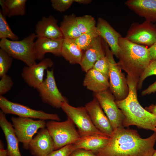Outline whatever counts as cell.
<instances>
[{
	"mask_svg": "<svg viewBox=\"0 0 156 156\" xmlns=\"http://www.w3.org/2000/svg\"></svg>",
	"mask_w": 156,
	"mask_h": 156,
	"instance_id": "45",
	"label": "cell"
},
{
	"mask_svg": "<svg viewBox=\"0 0 156 156\" xmlns=\"http://www.w3.org/2000/svg\"><path fill=\"white\" fill-rule=\"evenodd\" d=\"M36 38L35 33H32L20 40L3 39L0 41V48L12 58L23 62L27 66H31L36 63L34 41Z\"/></svg>",
	"mask_w": 156,
	"mask_h": 156,
	"instance_id": "4",
	"label": "cell"
},
{
	"mask_svg": "<svg viewBox=\"0 0 156 156\" xmlns=\"http://www.w3.org/2000/svg\"><path fill=\"white\" fill-rule=\"evenodd\" d=\"M76 149L73 144H68L53 151L46 156H69Z\"/></svg>",
	"mask_w": 156,
	"mask_h": 156,
	"instance_id": "35",
	"label": "cell"
},
{
	"mask_svg": "<svg viewBox=\"0 0 156 156\" xmlns=\"http://www.w3.org/2000/svg\"><path fill=\"white\" fill-rule=\"evenodd\" d=\"M0 5L2 8L1 12L5 17L7 16V7L6 3L5 0H0Z\"/></svg>",
	"mask_w": 156,
	"mask_h": 156,
	"instance_id": "39",
	"label": "cell"
},
{
	"mask_svg": "<svg viewBox=\"0 0 156 156\" xmlns=\"http://www.w3.org/2000/svg\"><path fill=\"white\" fill-rule=\"evenodd\" d=\"M52 60L44 58L38 63L24 66L21 73L22 78L29 86L36 89L41 85L44 79V71L53 65Z\"/></svg>",
	"mask_w": 156,
	"mask_h": 156,
	"instance_id": "13",
	"label": "cell"
},
{
	"mask_svg": "<svg viewBox=\"0 0 156 156\" xmlns=\"http://www.w3.org/2000/svg\"><path fill=\"white\" fill-rule=\"evenodd\" d=\"M53 8L56 11L63 12L67 10L74 2V0H51Z\"/></svg>",
	"mask_w": 156,
	"mask_h": 156,
	"instance_id": "34",
	"label": "cell"
},
{
	"mask_svg": "<svg viewBox=\"0 0 156 156\" xmlns=\"http://www.w3.org/2000/svg\"><path fill=\"white\" fill-rule=\"evenodd\" d=\"M125 37L134 43L150 47L156 42V23L146 21L141 23H133Z\"/></svg>",
	"mask_w": 156,
	"mask_h": 156,
	"instance_id": "10",
	"label": "cell"
},
{
	"mask_svg": "<svg viewBox=\"0 0 156 156\" xmlns=\"http://www.w3.org/2000/svg\"><path fill=\"white\" fill-rule=\"evenodd\" d=\"M155 44H156V42L155 43Z\"/></svg>",
	"mask_w": 156,
	"mask_h": 156,
	"instance_id": "44",
	"label": "cell"
},
{
	"mask_svg": "<svg viewBox=\"0 0 156 156\" xmlns=\"http://www.w3.org/2000/svg\"><path fill=\"white\" fill-rule=\"evenodd\" d=\"M0 108L5 115L13 114L22 118L45 120H60L59 116L56 114L48 113L43 111L33 109L27 106L11 101L3 96H0Z\"/></svg>",
	"mask_w": 156,
	"mask_h": 156,
	"instance_id": "8",
	"label": "cell"
},
{
	"mask_svg": "<svg viewBox=\"0 0 156 156\" xmlns=\"http://www.w3.org/2000/svg\"><path fill=\"white\" fill-rule=\"evenodd\" d=\"M156 92V81L148 86L146 89L143 90L141 95L144 96Z\"/></svg>",
	"mask_w": 156,
	"mask_h": 156,
	"instance_id": "37",
	"label": "cell"
},
{
	"mask_svg": "<svg viewBox=\"0 0 156 156\" xmlns=\"http://www.w3.org/2000/svg\"><path fill=\"white\" fill-rule=\"evenodd\" d=\"M26 0H5L7 7V16H12L24 15L26 12Z\"/></svg>",
	"mask_w": 156,
	"mask_h": 156,
	"instance_id": "26",
	"label": "cell"
},
{
	"mask_svg": "<svg viewBox=\"0 0 156 156\" xmlns=\"http://www.w3.org/2000/svg\"><path fill=\"white\" fill-rule=\"evenodd\" d=\"M96 27L99 36L107 43L114 55L116 57L119 49V40L122 37L121 35L101 17L98 18Z\"/></svg>",
	"mask_w": 156,
	"mask_h": 156,
	"instance_id": "19",
	"label": "cell"
},
{
	"mask_svg": "<svg viewBox=\"0 0 156 156\" xmlns=\"http://www.w3.org/2000/svg\"><path fill=\"white\" fill-rule=\"evenodd\" d=\"M74 2H76L79 4H88L91 3V0H74Z\"/></svg>",
	"mask_w": 156,
	"mask_h": 156,
	"instance_id": "42",
	"label": "cell"
},
{
	"mask_svg": "<svg viewBox=\"0 0 156 156\" xmlns=\"http://www.w3.org/2000/svg\"><path fill=\"white\" fill-rule=\"evenodd\" d=\"M69 156H97L94 153L83 149H76Z\"/></svg>",
	"mask_w": 156,
	"mask_h": 156,
	"instance_id": "36",
	"label": "cell"
},
{
	"mask_svg": "<svg viewBox=\"0 0 156 156\" xmlns=\"http://www.w3.org/2000/svg\"><path fill=\"white\" fill-rule=\"evenodd\" d=\"M151 60H156V44L148 48Z\"/></svg>",
	"mask_w": 156,
	"mask_h": 156,
	"instance_id": "38",
	"label": "cell"
},
{
	"mask_svg": "<svg viewBox=\"0 0 156 156\" xmlns=\"http://www.w3.org/2000/svg\"><path fill=\"white\" fill-rule=\"evenodd\" d=\"M145 109L149 112L156 116V104H152L149 106L147 107Z\"/></svg>",
	"mask_w": 156,
	"mask_h": 156,
	"instance_id": "41",
	"label": "cell"
},
{
	"mask_svg": "<svg viewBox=\"0 0 156 156\" xmlns=\"http://www.w3.org/2000/svg\"><path fill=\"white\" fill-rule=\"evenodd\" d=\"M46 78L37 89L42 101L53 107L61 108L63 102H68L63 96L57 86L53 69L46 70Z\"/></svg>",
	"mask_w": 156,
	"mask_h": 156,
	"instance_id": "11",
	"label": "cell"
},
{
	"mask_svg": "<svg viewBox=\"0 0 156 156\" xmlns=\"http://www.w3.org/2000/svg\"><path fill=\"white\" fill-rule=\"evenodd\" d=\"M0 80V96H3L9 91L14 83L10 76L6 74L1 77Z\"/></svg>",
	"mask_w": 156,
	"mask_h": 156,
	"instance_id": "33",
	"label": "cell"
},
{
	"mask_svg": "<svg viewBox=\"0 0 156 156\" xmlns=\"http://www.w3.org/2000/svg\"><path fill=\"white\" fill-rule=\"evenodd\" d=\"M37 38L35 42V51L36 60H42L47 53H51L56 56H61V50L64 38L57 39Z\"/></svg>",
	"mask_w": 156,
	"mask_h": 156,
	"instance_id": "20",
	"label": "cell"
},
{
	"mask_svg": "<svg viewBox=\"0 0 156 156\" xmlns=\"http://www.w3.org/2000/svg\"><path fill=\"white\" fill-rule=\"evenodd\" d=\"M105 55L109 64V88L116 100L125 99L129 93V88L126 78L121 71L120 67L115 61L114 55L108 44L104 41Z\"/></svg>",
	"mask_w": 156,
	"mask_h": 156,
	"instance_id": "7",
	"label": "cell"
},
{
	"mask_svg": "<svg viewBox=\"0 0 156 156\" xmlns=\"http://www.w3.org/2000/svg\"><path fill=\"white\" fill-rule=\"evenodd\" d=\"M108 80L101 73L92 68L86 73L83 85L88 89L96 93L108 90L109 87Z\"/></svg>",
	"mask_w": 156,
	"mask_h": 156,
	"instance_id": "23",
	"label": "cell"
},
{
	"mask_svg": "<svg viewBox=\"0 0 156 156\" xmlns=\"http://www.w3.org/2000/svg\"><path fill=\"white\" fill-rule=\"evenodd\" d=\"M75 125L69 118L65 121L50 120L46 127L53 140L54 150L76 142L80 138Z\"/></svg>",
	"mask_w": 156,
	"mask_h": 156,
	"instance_id": "5",
	"label": "cell"
},
{
	"mask_svg": "<svg viewBox=\"0 0 156 156\" xmlns=\"http://www.w3.org/2000/svg\"><path fill=\"white\" fill-rule=\"evenodd\" d=\"M0 156H8L7 150L4 149L3 144L1 140L0 141Z\"/></svg>",
	"mask_w": 156,
	"mask_h": 156,
	"instance_id": "40",
	"label": "cell"
},
{
	"mask_svg": "<svg viewBox=\"0 0 156 156\" xmlns=\"http://www.w3.org/2000/svg\"><path fill=\"white\" fill-rule=\"evenodd\" d=\"M102 74L109 80V64L106 55L98 60L93 68Z\"/></svg>",
	"mask_w": 156,
	"mask_h": 156,
	"instance_id": "31",
	"label": "cell"
},
{
	"mask_svg": "<svg viewBox=\"0 0 156 156\" xmlns=\"http://www.w3.org/2000/svg\"><path fill=\"white\" fill-rule=\"evenodd\" d=\"M152 156H156V150H155Z\"/></svg>",
	"mask_w": 156,
	"mask_h": 156,
	"instance_id": "43",
	"label": "cell"
},
{
	"mask_svg": "<svg viewBox=\"0 0 156 156\" xmlns=\"http://www.w3.org/2000/svg\"><path fill=\"white\" fill-rule=\"evenodd\" d=\"M84 51L79 65L83 70L86 73L93 68L98 60L105 56L104 41L98 36Z\"/></svg>",
	"mask_w": 156,
	"mask_h": 156,
	"instance_id": "16",
	"label": "cell"
},
{
	"mask_svg": "<svg viewBox=\"0 0 156 156\" xmlns=\"http://www.w3.org/2000/svg\"><path fill=\"white\" fill-rule=\"evenodd\" d=\"M53 140L47 128L40 129L30 141L29 149L33 156H46L54 150Z\"/></svg>",
	"mask_w": 156,
	"mask_h": 156,
	"instance_id": "15",
	"label": "cell"
},
{
	"mask_svg": "<svg viewBox=\"0 0 156 156\" xmlns=\"http://www.w3.org/2000/svg\"><path fill=\"white\" fill-rule=\"evenodd\" d=\"M61 108L77 127L80 137L95 135H107L94 126L85 107H75L65 102L62 103Z\"/></svg>",
	"mask_w": 156,
	"mask_h": 156,
	"instance_id": "6",
	"label": "cell"
},
{
	"mask_svg": "<svg viewBox=\"0 0 156 156\" xmlns=\"http://www.w3.org/2000/svg\"><path fill=\"white\" fill-rule=\"evenodd\" d=\"M15 134L19 142L26 150L29 149V143L39 129L46 127L45 120H34L31 118L12 116L11 118Z\"/></svg>",
	"mask_w": 156,
	"mask_h": 156,
	"instance_id": "9",
	"label": "cell"
},
{
	"mask_svg": "<svg viewBox=\"0 0 156 156\" xmlns=\"http://www.w3.org/2000/svg\"><path fill=\"white\" fill-rule=\"evenodd\" d=\"M99 36V33L96 26L90 31L82 34L75 40L81 49L83 51H85L90 46L94 39Z\"/></svg>",
	"mask_w": 156,
	"mask_h": 156,
	"instance_id": "27",
	"label": "cell"
},
{
	"mask_svg": "<svg viewBox=\"0 0 156 156\" xmlns=\"http://www.w3.org/2000/svg\"><path fill=\"white\" fill-rule=\"evenodd\" d=\"M153 75H156V60L151 61L140 78L138 84L137 89H141L144 80L147 77Z\"/></svg>",
	"mask_w": 156,
	"mask_h": 156,
	"instance_id": "32",
	"label": "cell"
},
{
	"mask_svg": "<svg viewBox=\"0 0 156 156\" xmlns=\"http://www.w3.org/2000/svg\"><path fill=\"white\" fill-rule=\"evenodd\" d=\"M0 38H9L12 40H17L18 36L13 32L6 20V17L0 10Z\"/></svg>",
	"mask_w": 156,
	"mask_h": 156,
	"instance_id": "29",
	"label": "cell"
},
{
	"mask_svg": "<svg viewBox=\"0 0 156 156\" xmlns=\"http://www.w3.org/2000/svg\"><path fill=\"white\" fill-rule=\"evenodd\" d=\"M94 97L109 119L114 131L124 127L122 123L124 116L116 105L113 94L107 90L95 93Z\"/></svg>",
	"mask_w": 156,
	"mask_h": 156,
	"instance_id": "12",
	"label": "cell"
},
{
	"mask_svg": "<svg viewBox=\"0 0 156 156\" xmlns=\"http://www.w3.org/2000/svg\"><path fill=\"white\" fill-rule=\"evenodd\" d=\"M0 126L7 143L8 156H22L18 146L19 142L12 124L7 120L5 114L0 111Z\"/></svg>",
	"mask_w": 156,
	"mask_h": 156,
	"instance_id": "21",
	"label": "cell"
},
{
	"mask_svg": "<svg viewBox=\"0 0 156 156\" xmlns=\"http://www.w3.org/2000/svg\"><path fill=\"white\" fill-rule=\"evenodd\" d=\"M110 137L105 135H91L80 137L73 144L76 149H83L94 153L104 147L108 143Z\"/></svg>",
	"mask_w": 156,
	"mask_h": 156,
	"instance_id": "22",
	"label": "cell"
},
{
	"mask_svg": "<svg viewBox=\"0 0 156 156\" xmlns=\"http://www.w3.org/2000/svg\"><path fill=\"white\" fill-rule=\"evenodd\" d=\"M82 51L75 40L64 38L61 56L70 63L80 64L83 53Z\"/></svg>",
	"mask_w": 156,
	"mask_h": 156,
	"instance_id": "24",
	"label": "cell"
},
{
	"mask_svg": "<svg viewBox=\"0 0 156 156\" xmlns=\"http://www.w3.org/2000/svg\"><path fill=\"white\" fill-rule=\"evenodd\" d=\"M119 46L118 64L127 75L139 80L151 61L148 48L122 37L119 39Z\"/></svg>",
	"mask_w": 156,
	"mask_h": 156,
	"instance_id": "3",
	"label": "cell"
},
{
	"mask_svg": "<svg viewBox=\"0 0 156 156\" xmlns=\"http://www.w3.org/2000/svg\"><path fill=\"white\" fill-rule=\"evenodd\" d=\"M85 107L96 127L103 133L110 137L114 130L97 99L94 97L92 100L86 105Z\"/></svg>",
	"mask_w": 156,
	"mask_h": 156,
	"instance_id": "14",
	"label": "cell"
},
{
	"mask_svg": "<svg viewBox=\"0 0 156 156\" xmlns=\"http://www.w3.org/2000/svg\"><path fill=\"white\" fill-rule=\"evenodd\" d=\"M124 4L146 21L156 23V0H128Z\"/></svg>",
	"mask_w": 156,
	"mask_h": 156,
	"instance_id": "17",
	"label": "cell"
},
{
	"mask_svg": "<svg viewBox=\"0 0 156 156\" xmlns=\"http://www.w3.org/2000/svg\"><path fill=\"white\" fill-rule=\"evenodd\" d=\"M57 20L52 15L43 16L36 23L35 34L38 38L52 39L64 38Z\"/></svg>",
	"mask_w": 156,
	"mask_h": 156,
	"instance_id": "18",
	"label": "cell"
},
{
	"mask_svg": "<svg viewBox=\"0 0 156 156\" xmlns=\"http://www.w3.org/2000/svg\"><path fill=\"white\" fill-rule=\"evenodd\" d=\"M126 78L129 88L128 94L123 100H115L124 116L123 127L128 128L131 125H135L139 128L156 132V116L143 108L138 99L139 79L127 75Z\"/></svg>",
	"mask_w": 156,
	"mask_h": 156,
	"instance_id": "2",
	"label": "cell"
},
{
	"mask_svg": "<svg viewBox=\"0 0 156 156\" xmlns=\"http://www.w3.org/2000/svg\"><path fill=\"white\" fill-rule=\"evenodd\" d=\"M76 17L73 14L64 16L60 27L64 38L75 40L82 34L78 28Z\"/></svg>",
	"mask_w": 156,
	"mask_h": 156,
	"instance_id": "25",
	"label": "cell"
},
{
	"mask_svg": "<svg viewBox=\"0 0 156 156\" xmlns=\"http://www.w3.org/2000/svg\"><path fill=\"white\" fill-rule=\"evenodd\" d=\"M156 132L142 138L138 131L128 127L114 130L107 144L95 154L97 156H152Z\"/></svg>",
	"mask_w": 156,
	"mask_h": 156,
	"instance_id": "1",
	"label": "cell"
},
{
	"mask_svg": "<svg viewBox=\"0 0 156 156\" xmlns=\"http://www.w3.org/2000/svg\"><path fill=\"white\" fill-rule=\"evenodd\" d=\"M13 60V58L5 51L0 49V77H1L10 69Z\"/></svg>",
	"mask_w": 156,
	"mask_h": 156,
	"instance_id": "30",
	"label": "cell"
},
{
	"mask_svg": "<svg viewBox=\"0 0 156 156\" xmlns=\"http://www.w3.org/2000/svg\"><path fill=\"white\" fill-rule=\"evenodd\" d=\"M79 30L81 34L88 32L96 27L94 17L90 15L76 17Z\"/></svg>",
	"mask_w": 156,
	"mask_h": 156,
	"instance_id": "28",
	"label": "cell"
}]
</instances>
